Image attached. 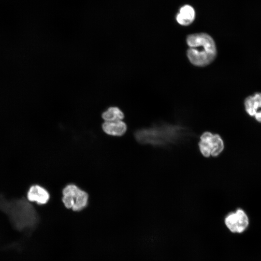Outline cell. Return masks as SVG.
I'll return each instance as SVG.
<instances>
[{"label": "cell", "instance_id": "cell-1", "mask_svg": "<svg viewBox=\"0 0 261 261\" xmlns=\"http://www.w3.org/2000/svg\"><path fill=\"white\" fill-rule=\"evenodd\" d=\"M0 210L8 216L14 226L20 230H32L39 222L36 210L23 198L8 200L0 195Z\"/></svg>", "mask_w": 261, "mask_h": 261}, {"label": "cell", "instance_id": "cell-10", "mask_svg": "<svg viewBox=\"0 0 261 261\" xmlns=\"http://www.w3.org/2000/svg\"><path fill=\"white\" fill-rule=\"evenodd\" d=\"M195 17V12L193 7L186 5L180 8L179 13L176 15V20L181 25L188 26L192 23Z\"/></svg>", "mask_w": 261, "mask_h": 261}, {"label": "cell", "instance_id": "cell-9", "mask_svg": "<svg viewBox=\"0 0 261 261\" xmlns=\"http://www.w3.org/2000/svg\"><path fill=\"white\" fill-rule=\"evenodd\" d=\"M102 128L106 134L116 136L124 135L127 129L126 123L122 120L104 121L102 125Z\"/></svg>", "mask_w": 261, "mask_h": 261}, {"label": "cell", "instance_id": "cell-3", "mask_svg": "<svg viewBox=\"0 0 261 261\" xmlns=\"http://www.w3.org/2000/svg\"><path fill=\"white\" fill-rule=\"evenodd\" d=\"M181 129L164 125L141 129L135 133L136 140L142 144L161 146L174 143L183 136Z\"/></svg>", "mask_w": 261, "mask_h": 261}, {"label": "cell", "instance_id": "cell-11", "mask_svg": "<svg viewBox=\"0 0 261 261\" xmlns=\"http://www.w3.org/2000/svg\"><path fill=\"white\" fill-rule=\"evenodd\" d=\"M102 117L105 121L122 120L124 114L118 107L111 106L102 114Z\"/></svg>", "mask_w": 261, "mask_h": 261}, {"label": "cell", "instance_id": "cell-7", "mask_svg": "<svg viewBox=\"0 0 261 261\" xmlns=\"http://www.w3.org/2000/svg\"><path fill=\"white\" fill-rule=\"evenodd\" d=\"M244 105L246 113L261 123V92L247 96L244 100Z\"/></svg>", "mask_w": 261, "mask_h": 261}, {"label": "cell", "instance_id": "cell-8", "mask_svg": "<svg viewBox=\"0 0 261 261\" xmlns=\"http://www.w3.org/2000/svg\"><path fill=\"white\" fill-rule=\"evenodd\" d=\"M49 198L50 195L48 191L37 185L30 187L27 193V198L29 201L35 202L40 205L46 203Z\"/></svg>", "mask_w": 261, "mask_h": 261}, {"label": "cell", "instance_id": "cell-4", "mask_svg": "<svg viewBox=\"0 0 261 261\" xmlns=\"http://www.w3.org/2000/svg\"><path fill=\"white\" fill-rule=\"evenodd\" d=\"M62 201L65 206L74 211L84 209L88 203L87 193L74 184L67 185L62 190Z\"/></svg>", "mask_w": 261, "mask_h": 261}, {"label": "cell", "instance_id": "cell-2", "mask_svg": "<svg viewBox=\"0 0 261 261\" xmlns=\"http://www.w3.org/2000/svg\"><path fill=\"white\" fill-rule=\"evenodd\" d=\"M188 47L187 57L190 63L198 67H206L212 63L217 55V48L213 38L206 33L188 35L186 38Z\"/></svg>", "mask_w": 261, "mask_h": 261}, {"label": "cell", "instance_id": "cell-6", "mask_svg": "<svg viewBox=\"0 0 261 261\" xmlns=\"http://www.w3.org/2000/svg\"><path fill=\"white\" fill-rule=\"evenodd\" d=\"M224 222L227 227L232 232L241 233L247 228L249 221L244 211L238 209L235 212L228 214L225 218Z\"/></svg>", "mask_w": 261, "mask_h": 261}, {"label": "cell", "instance_id": "cell-5", "mask_svg": "<svg viewBox=\"0 0 261 261\" xmlns=\"http://www.w3.org/2000/svg\"><path fill=\"white\" fill-rule=\"evenodd\" d=\"M200 139V151L205 157H217L224 148L223 141L218 134L205 131L201 135Z\"/></svg>", "mask_w": 261, "mask_h": 261}]
</instances>
